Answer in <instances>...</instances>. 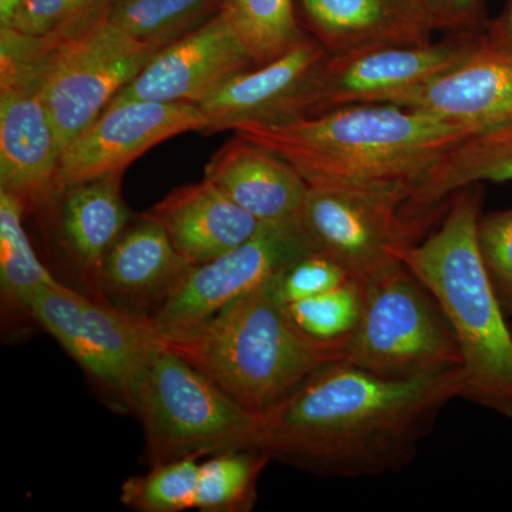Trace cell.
I'll list each match as a JSON object with an SVG mask.
<instances>
[{"label":"cell","instance_id":"6da1fadb","mask_svg":"<svg viewBox=\"0 0 512 512\" xmlns=\"http://www.w3.org/2000/svg\"><path fill=\"white\" fill-rule=\"evenodd\" d=\"M463 394L461 367L394 379L336 360L262 414L259 450L322 476L394 473L413 460L447 403Z\"/></svg>","mask_w":512,"mask_h":512},{"label":"cell","instance_id":"7a4b0ae2","mask_svg":"<svg viewBox=\"0 0 512 512\" xmlns=\"http://www.w3.org/2000/svg\"><path fill=\"white\" fill-rule=\"evenodd\" d=\"M235 136L275 151L309 187L384 192L410 201L444 154L473 131L394 104H357L318 116L244 121Z\"/></svg>","mask_w":512,"mask_h":512},{"label":"cell","instance_id":"3957f363","mask_svg":"<svg viewBox=\"0 0 512 512\" xmlns=\"http://www.w3.org/2000/svg\"><path fill=\"white\" fill-rule=\"evenodd\" d=\"M481 191L457 192L443 224L397 251L431 292L460 350L464 399L512 419V333L478 242Z\"/></svg>","mask_w":512,"mask_h":512},{"label":"cell","instance_id":"277c9868","mask_svg":"<svg viewBox=\"0 0 512 512\" xmlns=\"http://www.w3.org/2000/svg\"><path fill=\"white\" fill-rule=\"evenodd\" d=\"M275 281L197 325L160 333L164 348L258 414L278 406L319 367L343 359L342 343L313 339L293 323Z\"/></svg>","mask_w":512,"mask_h":512},{"label":"cell","instance_id":"5b68a950","mask_svg":"<svg viewBox=\"0 0 512 512\" xmlns=\"http://www.w3.org/2000/svg\"><path fill=\"white\" fill-rule=\"evenodd\" d=\"M0 47V74L22 77L36 87L63 150L158 52L104 19L89 32L56 43L0 29Z\"/></svg>","mask_w":512,"mask_h":512},{"label":"cell","instance_id":"8992f818","mask_svg":"<svg viewBox=\"0 0 512 512\" xmlns=\"http://www.w3.org/2000/svg\"><path fill=\"white\" fill-rule=\"evenodd\" d=\"M134 414L143 423L151 466L261 448L262 414L249 412L164 345L141 376Z\"/></svg>","mask_w":512,"mask_h":512},{"label":"cell","instance_id":"52a82bcc","mask_svg":"<svg viewBox=\"0 0 512 512\" xmlns=\"http://www.w3.org/2000/svg\"><path fill=\"white\" fill-rule=\"evenodd\" d=\"M359 284L362 312L343 345L342 360L394 379L461 367L439 303L400 259Z\"/></svg>","mask_w":512,"mask_h":512},{"label":"cell","instance_id":"ba28073f","mask_svg":"<svg viewBox=\"0 0 512 512\" xmlns=\"http://www.w3.org/2000/svg\"><path fill=\"white\" fill-rule=\"evenodd\" d=\"M20 311L47 330L121 409L136 412L138 383L163 346L153 320L62 282L30 292L20 302Z\"/></svg>","mask_w":512,"mask_h":512},{"label":"cell","instance_id":"9c48e42d","mask_svg":"<svg viewBox=\"0 0 512 512\" xmlns=\"http://www.w3.org/2000/svg\"><path fill=\"white\" fill-rule=\"evenodd\" d=\"M484 32L451 33L441 42L370 47L320 62L293 101L291 117L357 104L400 106L410 94L463 62Z\"/></svg>","mask_w":512,"mask_h":512},{"label":"cell","instance_id":"30bf717a","mask_svg":"<svg viewBox=\"0 0 512 512\" xmlns=\"http://www.w3.org/2000/svg\"><path fill=\"white\" fill-rule=\"evenodd\" d=\"M403 207V198L384 192L309 187L299 222L315 251L363 282L399 261L397 251L410 244Z\"/></svg>","mask_w":512,"mask_h":512},{"label":"cell","instance_id":"8fae6325","mask_svg":"<svg viewBox=\"0 0 512 512\" xmlns=\"http://www.w3.org/2000/svg\"><path fill=\"white\" fill-rule=\"evenodd\" d=\"M312 249L301 222L262 224L248 241L210 262L192 266L183 284L154 316V326L163 335L197 325L235 299L275 281Z\"/></svg>","mask_w":512,"mask_h":512},{"label":"cell","instance_id":"7c38bea8","mask_svg":"<svg viewBox=\"0 0 512 512\" xmlns=\"http://www.w3.org/2000/svg\"><path fill=\"white\" fill-rule=\"evenodd\" d=\"M207 117L197 104L127 101L109 106L74 137L62 153L59 190L124 170L168 138L207 131Z\"/></svg>","mask_w":512,"mask_h":512},{"label":"cell","instance_id":"4fadbf2b","mask_svg":"<svg viewBox=\"0 0 512 512\" xmlns=\"http://www.w3.org/2000/svg\"><path fill=\"white\" fill-rule=\"evenodd\" d=\"M255 67L227 13L158 50L109 106L127 101L200 104L231 77Z\"/></svg>","mask_w":512,"mask_h":512},{"label":"cell","instance_id":"5bb4252c","mask_svg":"<svg viewBox=\"0 0 512 512\" xmlns=\"http://www.w3.org/2000/svg\"><path fill=\"white\" fill-rule=\"evenodd\" d=\"M63 147L36 87L0 76V191L26 211L55 207Z\"/></svg>","mask_w":512,"mask_h":512},{"label":"cell","instance_id":"9a60e30c","mask_svg":"<svg viewBox=\"0 0 512 512\" xmlns=\"http://www.w3.org/2000/svg\"><path fill=\"white\" fill-rule=\"evenodd\" d=\"M192 269L148 212L131 221L100 272V301L153 320Z\"/></svg>","mask_w":512,"mask_h":512},{"label":"cell","instance_id":"2e32d148","mask_svg":"<svg viewBox=\"0 0 512 512\" xmlns=\"http://www.w3.org/2000/svg\"><path fill=\"white\" fill-rule=\"evenodd\" d=\"M400 107L458 124L473 134L512 123V57L487 32L473 52L410 94Z\"/></svg>","mask_w":512,"mask_h":512},{"label":"cell","instance_id":"e0dca14e","mask_svg":"<svg viewBox=\"0 0 512 512\" xmlns=\"http://www.w3.org/2000/svg\"><path fill=\"white\" fill-rule=\"evenodd\" d=\"M326 56L328 50L306 36L274 62L231 77L197 104L210 123L205 133L232 130L244 121L288 119L293 101Z\"/></svg>","mask_w":512,"mask_h":512},{"label":"cell","instance_id":"ac0fdd59","mask_svg":"<svg viewBox=\"0 0 512 512\" xmlns=\"http://www.w3.org/2000/svg\"><path fill=\"white\" fill-rule=\"evenodd\" d=\"M298 16L330 55L431 40L417 0H298Z\"/></svg>","mask_w":512,"mask_h":512},{"label":"cell","instance_id":"d6986e66","mask_svg":"<svg viewBox=\"0 0 512 512\" xmlns=\"http://www.w3.org/2000/svg\"><path fill=\"white\" fill-rule=\"evenodd\" d=\"M205 178L261 224L299 221L309 190L284 157L238 136L214 154Z\"/></svg>","mask_w":512,"mask_h":512},{"label":"cell","instance_id":"ffe728a7","mask_svg":"<svg viewBox=\"0 0 512 512\" xmlns=\"http://www.w3.org/2000/svg\"><path fill=\"white\" fill-rule=\"evenodd\" d=\"M148 214L163 225L175 249L192 266L231 251L262 227L208 178L175 188Z\"/></svg>","mask_w":512,"mask_h":512},{"label":"cell","instance_id":"44dd1931","mask_svg":"<svg viewBox=\"0 0 512 512\" xmlns=\"http://www.w3.org/2000/svg\"><path fill=\"white\" fill-rule=\"evenodd\" d=\"M121 177L107 175L64 188L55 205L64 244L97 301L104 259L131 222Z\"/></svg>","mask_w":512,"mask_h":512},{"label":"cell","instance_id":"7402d4cb","mask_svg":"<svg viewBox=\"0 0 512 512\" xmlns=\"http://www.w3.org/2000/svg\"><path fill=\"white\" fill-rule=\"evenodd\" d=\"M512 181V123L471 134L431 168L407 205L430 208L464 188Z\"/></svg>","mask_w":512,"mask_h":512},{"label":"cell","instance_id":"603a6c76","mask_svg":"<svg viewBox=\"0 0 512 512\" xmlns=\"http://www.w3.org/2000/svg\"><path fill=\"white\" fill-rule=\"evenodd\" d=\"M224 0H113L104 20L124 35L161 50L218 15Z\"/></svg>","mask_w":512,"mask_h":512},{"label":"cell","instance_id":"cb8c5ba5","mask_svg":"<svg viewBox=\"0 0 512 512\" xmlns=\"http://www.w3.org/2000/svg\"><path fill=\"white\" fill-rule=\"evenodd\" d=\"M222 10L255 67L274 62L308 36L295 0H224Z\"/></svg>","mask_w":512,"mask_h":512},{"label":"cell","instance_id":"d4e9b609","mask_svg":"<svg viewBox=\"0 0 512 512\" xmlns=\"http://www.w3.org/2000/svg\"><path fill=\"white\" fill-rule=\"evenodd\" d=\"M271 457L259 450H232L200 463L195 510L248 512L258 497V481Z\"/></svg>","mask_w":512,"mask_h":512},{"label":"cell","instance_id":"484cf974","mask_svg":"<svg viewBox=\"0 0 512 512\" xmlns=\"http://www.w3.org/2000/svg\"><path fill=\"white\" fill-rule=\"evenodd\" d=\"M25 214L18 198L0 191V288L3 302L16 309L30 292L60 282L37 258L23 227Z\"/></svg>","mask_w":512,"mask_h":512},{"label":"cell","instance_id":"4316f807","mask_svg":"<svg viewBox=\"0 0 512 512\" xmlns=\"http://www.w3.org/2000/svg\"><path fill=\"white\" fill-rule=\"evenodd\" d=\"M200 458L153 466L144 476L128 478L121 487V503L141 512H181L195 508Z\"/></svg>","mask_w":512,"mask_h":512},{"label":"cell","instance_id":"83f0119b","mask_svg":"<svg viewBox=\"0 0 512 512\" xmlns=\"http://www.w3.org/2000/svg\"><path fill=\"white\" fill-rule=\"evenodd\" d=\"M113 0H26L8 28L19 35L56 43L89 32Z\"/></svg>","mask_w":512,"mask_h":512},{"label":"cell","instance_id":"f1b7e54d","mask_svg":"<svg viewBox=\"0 0 512 512\" xmlns=\"http://www.w3.org/2000/svg\"><path fill=\"white\" fill-rule=\"evenodd\" d=\"M285 306L293 323L306 335L345 345L362 312V288L350 278L332 291Z\"/></svg>","mask_w":512,"mask_h":512},{"label":"cell","instance_id":"f546056e","mask_svg":"<svg viewBox=\"0 0 512 512\" xmlns=\"http://www.w3.org/2000/svg\"><path fill=\"white\" fill-rule=\"evenodd\" d=\"M349 279L343 266L312 249L276 278L275 289L282 302L292 303L332 291Z\"/></svg>","mask_w":512,"mask_h":512},{"label":"cell","instance_id":"4dcf8cb0","mask_svg":"<svg viewBox=\"0 0 512 512\" xmlns=\"http://www.w3.org/2000/svg\"><path fill=\"white\" fill-rule=\"evenodd\" d=\"M478 242L501 305L512 315V208L480 217Z\"/></svg>","mask_w":512,"mask_h":512},{"label":"cell","instance_id":"1f68e13d","mask_svg":"<svg viewBox=\"0 0 512 512\" xmlns=\"http://www.w3.org/2000/svg\"><path fill=\"white\" fill-rule=\"evenodd\" d=\"M431 28L451 33L484 32L485 0H419Z\"/></svg>","mask_w":512,"mask_h":512},{"label":"cell","instance_id":"d6a6232c","mask_svg":"<svg viewBox=\"0 0 512 512\" xmlns=\"http://www.w3.org/2000/svg\"><path fill=\"white\" fill-rule=\"evenodd\" d=\"M485 32L495 45L500 46L512 57V0H507L503 13L488 23Z\"/></svg>","mask_w":512,"mask_h":512},{"label":"cell","instance_id":"836d02e7","mask_svg":"<svg viewBox=\"0 0 512 512\" xmlns=\"http://www.w3.org/2000/svg\"><path fill=\"white\" fill-rule=\"evenodd\" d=\"M26 0H0V29L8 28Z\"/></svg>","mask_w":512,"mask_h":512},{"label":"cell","instance_id":"e575fe53","mask_svg":"<svg viewBox=\"0 0 512 512\" xmlns=\"http://www.w3.org/2000/svg\"><path fill=\"white\" fill-rule=\"evenodd\" d=\"M417 2H419V0H417Z\"/></svg>","mask_w":512,"mask_h":512}]
</instances>
